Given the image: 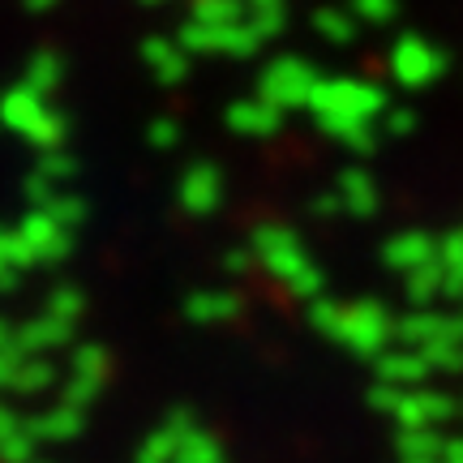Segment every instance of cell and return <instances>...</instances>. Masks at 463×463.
<instances>
[{"label": "cell", "instance_id": "7bdbcfd3", "mask_svg": "<svg viewBox=\"0 0 463 463\" xmlns=\"http://www.w3.org/2000/svg\"><path fill=\"white\" fill-rule=\"evenodd\" d=\"M31 463H34V459H31Z\"/></svg>", "mask_w": 463, "mask_h": 463}, {"label": "cell", "instance_id": "74e56055", "mask_svg": "<svg viewBox=\"0 0 463 463\" xmlns=\"http://www.w3.org/2000/svg\"><path fill=\"white\" fill-rule=\"evenodd\" d=\"M408 129H412V116H408V112L391 116V133H408Z\"/></svg>", "mask_w": 463, "mask_h": 463}, {"label": "cell", "instance_id": "9a60e30c", "mask_svg": "<svg viewBox=\"0 0 463 463\" xmlns=\"http://www.w3.org/2000/svg\"><path fill=\"white\" fill-rule=\"evenodd\" d=\"M339 198H344V211H352V215H373L378 211V184L369 181V172L347 167L339 176Z\"/></svg>", "mask_w": 463, "mask_h": 463}, {"label": "cell", "instance_id": "d6986e66", "mask_svg": "<svg viewBox=\"0 0 463 463\" xmlns=\"http://www.w3.org/2000/svg\"><path fill=\"white\" fill-rule=\"evenodd\" d=\"M176 463H223V447H219L206 430L194 425V430L181 433V442H176Z\"/></svg>", "mask_w": 463, "mask_h": 463}, {"label": "cell", "instance_id": "5b68a950", "mask_svg": "<svg viewBox=\"0 0 463 463\" xmlns=\"http://www.w3.org/2000/svg\"><path fill=\"white\" fill-rule=\"evenodd\" d=\"M17 232L26 236V245L34 249V258H39V262H61L69 249H73V241H69V228H65V223H56V219H52L43 206L22 219V223H17Z\"/></svg>", "mask_w": 463, "mask_h": 463}, {"label": "cell", "instance_id": "d590c367", "mask_svg": "<svg viewBox=\"0 0 463 463\" xmlns=\"http://www.w3.org/2000/svg\"><path fill=\"white\" fill-rule=\"evenodd\" d=\"M438 463H463V442H447L442 455H438Z\"/></svg>", "mask_w": 463, "mask_h": 463}, {"label": "cell", "instance_id": "4316f807", "mask_svg": "<svg viewBox=\"0 0 463 463\" xmlns=\"http://www.w3.org/2000/svg\"><path fill=\"white\" fill-rule=\"evenodd\" d=\"M26 142H31V146H39V150L61 146V142H65V120H61L56 112H43V120L26 133Z\"/></svg>", "mask_w": 463, "mask_h": 463}, {"label": "cell", "instance_id": "44dd1931", "mask_svg": "<svg viewBox=\"0 0 463 463\" xmlns=\"http://www.w3.org/2000/svg\"><path fill=\"white\" fill-rule=\"evenodd\" d=\"M344 317H347V309L339 300H326V297L309 300V322H314L326 339H335V344H339V335H344Z\"/></svg>", "mask_w": 463, "mask_h": 463}, {"label": "cell", "instance_id": "f546056e", "mask_svg": "<svg viewBox=\"0 0 463 463\" xmlns=\"http://www.w3.org/2000/svg\"><path fill=\"white\" fill-rule=\"evenodd\" d=\"M82 292L78 288H56L52 292V300H48V314H56V317H65V322H78L82 317Z\"/></svg>", "mask_w": 463, "mask_h": 463}, {"label": "cell", "instance_id": "6da1fadb", "mask_svg": "<svg viewBox=\"0 0 463 463\" xmlns=\"http://www.w3.org/2000/svg\"><path fill=\"white\" fill-rule=\"evenodd\" d=\"M382 90L373 86H361V82H322L314 86V95H309V108L317 112L322 120V129L339 137L344 146L352 150H373L378 146V137L369 133V120L382 112Z\"/></svg>", "mask_w": 463, "mask_h": 463}, {"label": "cell", "instance_id": "8992f818", "mask_svg": "<svg viewBox=\"0 0 463 463\" xmlns=\"http://www.w3.org/2000/svg\"><path fill=\"white\" fill-rule=\"evenodd\" d=\"M223 198V176L211 164H194L181 181V206L189 215H211Z\"/></svg>", "mask_w": 463, "mask_h": 463}, {"label": "cell", "instance_id": "5bb4252c", "mask_svg": "<svg viewBox=\"0 0 463 463\" xmlns=\"http://www.w3.org/2000/svg\"><path fill=\"white\" fill-rule=\"evenodd\" d=\"M455 326H459L455 317L430 314V309H412L408 317H399V322H395V339H399V344H408V347H425V344H433L438 335L455 331Z\"/></svg>", "mask_w": 463, "mask_h": 463}, {"label": "cell", "instance_id": "60d3db41", "mask_svg": "<svg viewBox=\"0 0 463 463\" xmlns=\"http://www.w3.org/2000/svg\"><path fill=\"white\" fill-rule=\"evenodd\" d=\"M403 463H438V459H403Z\"/></svg>", "mask_w": 463, "mask_h": 463}, {"label": "cell", "instance_id": "e575fe53", "mask_svg": "<svg viewBox=\"0 0 463 463\" xmlns=\"http://www.w3.org/2000/svg\"><path fill=\"white\" fill-rule=\"evenodd\" d=\"M17 364H22V352H17L14 344H9V347H0V386H9V382H14Z\"/></svg>", "mask_w": 463, "mask_h": 463}, {"label": "cell", "instance_id": "f1b7e54d", "mask_svg": "<svg viewBox=\"0 0 463 463\" xmlns=\"http://www.w3.org/2000/svg\"><path fill=\"white\" fill-rule=\"evenodd\" d=\"M39 172H43L52 184H56V181H69V176L78 172V159H73V155H65L61 146H52V150H43V159H39Z\"/></svg>", "mask_w": 463, "mask_h": 463}, {"label": "cell", "instance_id": "d6a6232c", "mask_svg": "<svg viewBox=\"0 0 463 463\" xmlns=\"http://www.w3.org/2000/svg\"><path fill=\"white\" fill-rule=\"evenodd\" d=\"M150 142H155L159 150L176 146V142H181V129H176L172 120H155V125H150Z\"/></svg>", "mask_w": 463, "mask_h": 463}, {"label": "cell", "instance_id": "603a6c76", "mask_svg": "<svg viewBox=\"0 0 463 463\" xmlns=\"http://www.w3.org/2000/svg\"><path fill=\"white\" fill-rule=\"evenodd\" d=\"M34 447H39V438H34L26 425H17L0 438V459L5 463H31L34 459Z\"/></svg>", "mask_w": 463, "mask_h": 463}, {"label": "cell", "instance_id": "4dcf8cb0", "mask_svg": "<svg viewBox=\"0 0 463 463\" xmlns=\"http://www.w3.org/2000/svg\"><path fill=\"white\" fill-rule=\"evenodd\" d=\"M403 391H408V386H399V382H382V378H378V386L369 391V408H378V412H391V416H395V408H399V399H403Z\"/></svg>", "mask_w": 463, "mask_h": 463}, {"label": "cell", "instance_id": "ab89813d", "mask_svg": "<svg viewBox=\"0 0 463 463\" xmlns=\"http://www.w3.org/2000/svg\"><path fill=\"white\" fill-rule=\"evenodd\" d=\"M9 344H14V331H9V326L0 322V347H9Z\"/></svg>", "mask_w": 463, "mask_h": 463}, {"label": "cell", "instance_id": "2e32d148", "mask_svg": "<svg viewBox=\"0 0 463 463\" xmlns=\"http://www.w3.org/2000/svg\"><path fill=\"white\" fill-rule=\"evenodd\" d=\"M433 73H438V56H433L425 43H403V48L395 52V78L399 82H408V86H420V82H430Z\"/></svg>", "mask_w": 463, "mask_h": 463}, {"label": "cell", "instance_id": "3957f363", "mask_svg": "<svg viewBox=\"0 0 463 463\" xmlns=\"http://www.w3.org/2000/svg\"><path fill=\"white\" fill-rule=\"evenodd\" d=\"M391 339H395V322H391V314L382 309L378 300H361V305L347 309L339 344H347L361 356H378V352H386Z\"/></svg>", "mask_w": 463, "mask_h": 463}, {"label": "cell", "instance_id": "7a4b0ae2", "mask_svg": "<svg viewBox=\"0 0 463 463\" xmlns=\"http://www.w3.org/2000/svg\"><path fill=\"white\" fill-rule=\"evenodd\" d=\"M253 253H258V262L266 266V275L283 279L288 288H292L305 270H314L309 253H305L297 241V232H288V228H258L253 232Z\"/></svg>", "mask_w": 463, "mask_h": 463}, {"label": "cell", "instance_id": "4fadbf2b", "mask_svg": "<svg viewBox=\"0 0 463 463\" xmlns=\"http://www.w3.org/2000/svg\"><path fill=\"white\" fill-rule=\"evenodd\" d=\"M26 430H31L39 442H69V438H78V430H82V408L65 399V403H56L48 412H39Z\"/></svg>", "mask_w": 463, "mask_h": 463}, {"label": "cell", "instance_id": "484cf974", "mask_svg": "<svg viewBox=\"0 0 463 463\" xmlns=\"http://www.w3.org/2000/svg\"><path fill=\"white\" fill-rule=\"evenodd\" d=\"M43 211H48L56 223H65V228H78L86 219V202L82 198H69V194H52L48 202H43Z\"/></svg>", "mask_w": 463, "mask_h": 463}, {"label": "cell", "instance_id": "d4e9b609", "mask_svg": "<svg viewBox=\"0 0 463 463\" xmlns=\"http://www.w3.org/2000/svg\"><path fill=\"white\" fill-rule=\"evenodd\" d=\"M0 258L14 266V270H26V266H34L39 258H34V249L26 245V236L22 232H0Z\"/></svg>", "mask_w": 463, "mask_h": 463}, {"label": "cell", "instance_id": "7c38bea8", "mask_svg": "<svg viewBox=\"0 0 463 463\" xmlns=\"http://www.w3.org/2000/svg\"><path fill=\"white\" fill-rule=\"evenodd\" d=\"M228 125L236 133H245V137H270V133L279 129V103L262 99H249V103H236L228 112Z\"/></svg>", "mask_w": 463, "mask_h": 463}, {"label": "cell", "instance_id": "ac0fdd59", "mask_svg": "<svg viewBox=\"0 0 463 463\" xmlns=\"http://www.w3.org/2000/svg\"><path fill=\"white\" fill-rule=\"evenodd\" d=\"M442 279H447L442 262H420L416 270H408V275H403L408 300H412V305H430L433 297H442Z\"/></svg>", "mask_w": 463, "mask_h": 463}, {"label": "cell", "instance_id": "ffe728a7", "mask_svg": "<svg viewBox=\"0 0 463 463\" xmlns=\"http://www.w3.org/2000/svg\"><path fill=\"white\" fill-rule=\"evenodd\" d=\"M442 447H447V442L433 433V425H420V430L399 433V455H403V459H438Z\"/></svg>", "mask_w": 463, "mask_h": 463}, {"label": "cell", "instance_id": "1f68e13d", "mask_svg": "<svg viewBox=\"0 0 463 463\" xmlns=\"http://www.w3.org/2000/svg\"><path fill=\"white\" fill-rule=\"evenodd\" d=\"M146 56H150V65L159 69L164 78H181V56H176L172 48H164V43H150Z\"/></svg>", "mask_w": 463, "mask_h": 463}, {"label": "cell", "instance_id": "8d00e7d4", "mask_svg": "<svg viewBox=\"0 0 463 463\" xmlns=\"http://www.w3.org/2000/svg\"><path fill=\"white\" fill-rule=\"evenodd\" d=\"M9 430H17V416L9 412L5 403H0V438H5V433H9Z\"/></svg>", "mask_w": 463, "mask_h": 463}, {"label": "cell", "instance_id": "7402d4cb", "mask_svg": "<svg viewBox=\"0 0 463 463\" xmlns=\"http://www.w3.org/2000/svg\"><path fill=\"white\" fill-rule=\"evenodd\" d=\"M176 442H181V433L172 430V425H164L159 433H150L146 447L137 450L133 463H176Z\"/></svg>", "mask_w": 463, "mask_h": 463}, {"label": "cell", "instance_id": "9c48e42d", "mask_svg": "<svg viewBox=\"0 0 463 463\" xmlns=\"http://www.w3.org/2000/svg\"><path fill=\"white\" fill-rule=\"evenodd\" d=\"M373 361H378V378L382 382H399V386H416V382L420 378H430V361H425V352H420V347H395V352H391V347H386V352H378V356H373Z\"/></svg>", "mask_w": 463, "mask_h": 463}, {"label": "cell", "instance_id": "277c9868", "mask_svg": "<svg viewBox=\"0 0 463 463\" xmlns=\"http://www.w3.org/2000/svg\"><path fill=\"white\" fill-rule=\"evenodd\" d=\"M314 73L300 65V61H279V65H270V73L262 78V95L270 103H279V108H297V103H309L314 95Z\"/></svg>", "mask_w": 463, "mask_h": 463}, {"label": "cell", "instance_id": "f35d334b", "mask_svg": "<svg viewBox=\"0 0 463 463\" xmlns=\"http://www.w3.org/2000/svg\"><path fill=\"white\" fill-rule=\"evenodd\" d=\"M249 266V253H228V270H245Z\"/></svg>", "mask_w": 463, "mask_h": 463}, {"label": "cell", "instance_id": "30bf717a", "mask_svg": "<svg viewBox=\"0 0 463 463\" xmlns=\"http://www.w3.org/2000/svg\"><path fill=\"white\" fill-rule=\"evenodd\" d=\"M433 241L425 236V232H399V236H391L386 241V249H382V258H386V266L391 270H399V275H408V270H416L420 262H433Z\"/></svg>", "mask_w": 463, "mask_h": 463}, {"label": "cell", "instance_id": "8fae6325", "mask_svg": "<svg viewBox=\"0 0 463 463\" xmlns=\"http://www.w3.org/2000/svg\"><path fill=\"white\" fill-rule=\"evenodd\" d=\"M43 90H34V86H22V90H9L5 99H0V120L9 125V129H17L22 137L43 120Z\"/></svg>", "mask_w": 463, "mask_h": 463}, {"label": "cell", "instance_id": "52a82bcc", "mask_svg": "<svg viewBox=\"0 0 463 463\" xmlns=\"http://www.w3.org/2000/svg\"><path fill=\"white\" fill-rule=\"evenodd\" d=\"M455 412V403L447 395H433V391H403L395 408V420L403 430H420V425H438Z\"/></svg>", "mask_w": 463, "mask_h": 463}, {"label": "cell", "instance_id": "e0dca14e", "mask_svg": "<svg viewBox=\"0 0 463 463\" xmlns=\"http://www.w3.org/2000/svg\"><path fill=\"white\" fill-rule=\"evenodd\" d=\"M184 314L194 322H228L241 314V297L236 292H198V297H189Z\"/></svg>", "mask_w": 463, "mask_h": 463}, {"label": "cell", "instance_id": "83f0119b", "mask_svg": "<svg viewBox=\"0 0 463 463\" xmlns=\"http://www.w3.org/2000/svg\"><path fill=\"white\" fill-rule=\"evenodd\" d=\"M103 382H108V378H99V373H69L65 399H69V403H78V408H86V403L103 391Z\"/></svg>", "mask_w": 463, "mask_h": 463}, {"label": "cell", "instance_id": "cb8c5ba5", "mask_svg": "<svg viewBox=\"0 0 463 463\" xmlns=\"http://www.w3.org/2000/svg\"><path fill=\"white\" fill-rule=\"evenodd\" d=\"M9 386H14V391H22V395L48 391V386H52V364H48V361H22Z\"/></svg>", "mask_w": 463, "mask_h": 463}, {"label": "cell", "instance_id": "ba28073f", "mask_svg": "<svg viewBox=\"0 0 463 463\" xmlns=\"http://www.w3.org/2000/svg\"><path fill=\"white\" fill-rule=\"evenodd\" d=\"M69 331H73V322H65V317H56V314H43V317H34V322H26V326H17L14 347L22 352V356L52 352V347L69 344Z\"/></svg>", "mask_w": 463, "mask_h": 463}, {"label": "cell", "instance_id": "836d02e7", "mask_svg": "<svg viewBox=\"0 0 463 463\" xmlns=\"http://www.w3.org/2000/svg\"><path fill=\"white\" fill-rule=\"evenodd\" d=\"M56 78H61V73H56V61H48V56L31 65V86H34V90H48Z\"/></svg>", "mask_w": 463, "mask_h": 463}, {"label": "cell", "instance_id": "b9f144b4", "mask_svg": "<svg viewBox=\"0 0 463 463\" xmlns=\"http://www.w3.org/2000/svg\"><path fill=\"white\" fill-rule=\"evenodd\" d=\"M455 322H459V331H463V314H459V317H455Z\"/></svg>", "mask_w": 463, "mask_h": 463}]
</instances>
